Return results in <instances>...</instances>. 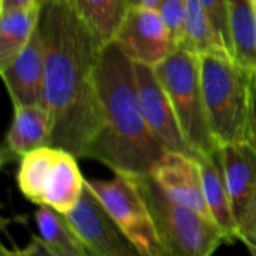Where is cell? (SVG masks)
I'll return each mask as SVG.
<instances>
[{"mask_svg": "<svg viewBox=\"0 0 256 256\" xmlns=\"http://www.w3.org/2000/svg\"><path fill=\"white\" fill-rule=\"evenodd\" d=\"M39 28L45 45L42 105L51 116L50 146L87 158L102 124L98 90L102 45L72 0L42 4Z\"/></svg>", "mask_w": 256, "mask_h": 256, "instance_id": "1", "label": "cell"}, {"mask_svg": "<svg viewBox=\"0 0 256 256\" xmlns=\"http://www.w3.org/2000/svg\"><path fill=\"white\" fill-rule=\"evenodd\" d=\"M98 90L102 124L87 158L105 164L114 172L148 176L166 150L142 112L134 60L116 40L100 48Z\"/></svg>", "mask_w": 256, "mask_h": 256, "instance_id": "2", "label": "cell"}, {"mask_svg": "<svg viewBox=\"0 0 256 256\" xmlns=\"http://www.w3.org/2000/svg\"><path fill=\"white\" fill-rule=\"evenodd\" d=\"M201 86L208 126L220 146L250 141L255 110V74L231 57L200 56Z\"/></svg>", "mask_w": 256, "mask_h": 256, "instance_id": "3", "label": "cell"}, {"mask_svg": "<svg viewBox=\"0 0 256 256\" xmlns=\"http://www.w3.org/2000/svg\"><path fill=\"white\" fill-rule=\"evenodd\" d=\"M154 70L168 92L184 141L194 156H204L218 148L212 135L201 86L200 56L174 50Z\"/></svg>", "mask_w": 256, "mask_h": 256, "instance_id": "4", "label": "cell"}, {"mask_svg": "<svg viewBox=\"0 0 256 256\" xmlns=\"http://www.w3.org/2000/svg\"><path fill=\"white\" fill-rule=\"evenodd\" d=\"M16 182L28 201L48 206L62 214L76 207L86 189L76 156L52 146H44L24 154Z\"/></svg>", "mask_w": 256, "mask_h": 256, "instance_id": "5", "label": "cell"}, {"mask_svg": "<svg viewBox=\"0 0 256 256\" xmlns=\"http://www.w3.org/2000/svg\"><path fill=\"white\" fill-rule=\"evenodd\" d=\"M168 255L208 256L226 242L219 226L171 200L150 176H136Z\"/></svg>", "mask_w": 256, "mask_h": 256, "instance_id": "6", "label": "cell"}, {"mask_svg": "<svg viewBox=\"0 0 256 256\" xmlns=\"http://www.w3.org/2000/svg\"><path fill=\"white\" fill-rule=\"evenodd\" d=\"M86 189L100 202L140 255H168L135 174L114 172L111 180H86Z\"/></svg>", "mask_w": 256, "mask_h": 256, "instance_id": "7", "label": "cell"}, {"mask_svg": "<svg viewBox=\"0 0 256 256\" xmlns=\"http://www.w3.org/2000/svg\"><path fill=\"white\" fill-rule=\"evenodd\" d=\"M134 60L150 66L159 64L176 48L158 8L129 4L114 39Z\"/></svg>", "mask_w": 256, "mask_h": 256, "instance_id": "8", "label": "cell"}, {"mask_svg": "<svg viewBox=\"0 0 256 256\" xmlns=\"http://www.w3.org/2000/svg\"><path fill=\"white\" fill-rule=\"evenodd\" d=\"M64 218L90 255H140L90 190L84 189L76 207Z\"/></svg>", "mask_w": 256, "mask_h": 256, "instance_id": "9", "label": "cell"}, {"mask_svg": "<svg viewBox=\"0 0 256 256\" xmlns=\"http://www.w3.org/2000/svg\"><path fill=\"white\" fill-rule=\"evenodd\" d=\"M134 66L141 108L153 135L166 152H180L194 156L183 138L171 98L160 82L154 66L141 62H134Z\"/></svg>", "mask_w": 256, "mask_h": 256, "instance_id": "10", "label": "cell"}, {"mask_svg": "<svg viewBox=\"0 0 256 256\" xmlns=\"http://www.w3.org/2000/svg\"><path fill=\"white\" fill-rule=\"evenodd\" d=\"M148 176L171 200L214 222L206 201L201 171L195 156L165 152Z\"/></svg>", "mask_w": 256, "mask_h": 256, "instance_id": "11", "label": "cell"}, {"mask_svg": "<svg viewBox=\"0 0 256 256\" xmlns=\"http://www.w3.org/2000/svg\"><path fill=\"white\" fill-rule=\"evenodd\" d=\"M0 70L14 106L36 104L42 105L45 80V45L39 24L22 51Z\"/></svg>", "mask_w": 256, "mask_h": 256, "instance_id": "12", "label": "cell"}, {"mask_svg": "<svg viewBox=\"0 0 256 256\" xmlns=\"http://www.w3.org/2000/svg\"><path fill=\"white\" fill-rule=\"evenodd\" d=\"M219 153L225 184L242 231L256 192V150L248 141L220 146Z\"/></svg>", "mask_w": 256, "mask_h": 256, "instance_id": "13", "label": "cell"}, {"mask_svg": "<svg viewBox=\"0 0 256 256\" xmlns=\"http://www.w3.org/2000/svg\"><path fill=\"white\" fill-rule=\"evenodd\" d=\"M200 165L202 189L214 224L226 242L240 240V224L236 218L231 198L225 184L219 147L204 156H195Z\"/></svg>", "mask_w": 256, "mask_h": 256, "instance_id": "14", "label": "cell"}, {"mask_svg": "<svg viewBox=\"0 0 256 256\" xmlns=\"http://www.w3.org/2000/svg\"><path fill=\"white\" fill-rule=\"evenodd\" d=\"M14 120L6 135L4 150L10 156L22 158L32 150L50 146L51 116L40 105H16L14 106Z\"/></svg>", "mask_w": 256, "mask_h": 256, "instance_id": "15", "label": "cell"}, {"mask_svg": "<svg viewBox=\"0 0 256 256\" xmlns=\"http://www.w3.org/2000/svg\"><path fill=\"white\" fill-rule=\"evenodd\" d=\"M40 18V4L14 8L0 14V69L6 68L27 45Z\"/></svg>", "mask_w": 256, "mask_h": 256, "instance_id": "16", "label": "cell"}, {"mask_svg": "<svg viewBox=\"0 0 256 256\" xmlns=\"http://www.w3.org/2000/svg\"><path fill=\"white\" fill-rule=\"evenodd\" d=\"M178 48L196 56L219 54L234 58L231 51L213 28L200 0H186L184 32Z\"/></svg>", "mask_w": 256, "mask_h": 256, "instance_id": "17", "label": "cell"}, {"mask_svg": "<svg viewBox=\"0 0 256 256\" xmlns=\"http://www.w3.org/2000/svg\"><path fill=\"white\" fill-rule=\"evenodd\" d=\"M81 20L104 46L116 34L129 9V0H72Z\"/></svg>", "mask_w": 256, "mask_h": 256, "instance_id": "18", "label": "cell"}, {"mask_svg": "<svg viewBox=\"0 0 256 256\" xmlns=\"http://www.w3.org/2000/svg\"><path fill=\"white\" fill-rule=\"evenodd\" d=\"M36 224L50 255L90 256V252L76 237L64 214L48 206H40L36 213Z\"/></svg>", "mask_w": 256, "mask_h": 256, "instance_id": "19", "label": "cell"}, {"mask_svg": "<svg viewBox=\"0 0 256 256\" xmlns=\"http://www.w3.org/2000/svg\"><path fill=\"white\" fill-rule=\"evenodd\" d=\"M228 8L236 60L255 74L256 9L254 0H228Z\"/></svg>", "mask_w": 256, "mask_h": 256, "instance_id": "20", "label": "cell"}, {"mask_svg": "<svg viewBox=\"0 0 256 256\" xmlns=\"http://www.w3.org/2000/svg\"><path fill=\"white\" fill-rule=\"evenodd\" d=\"M201 6L204 8L213 28L220 36L226 48L236 58L232 34H231V24H230V8L228 0H200Z\"/></svg>", "mask_w": 256, "mask_h": 256, "instance_id": "21", "label": "cell"}, {"mask_svg": "<svg viewBox=\"0 0 256 256\" xmlns=\"http://www.w3.org/2000/svg\"><path fill=\"white\" fill-rule=\"evenodd\" d=\"M158 10L170 30L171 40L177 50L183 39L184 16H186V0H160Z\"/></svg>", "mask_w": 256, "mask_h": 256, "instance_id": "22", "label": "cell"}, {"mask_svg": "<svg viewBox=\"0 0 256 256\" xmlns=\"http://www.w3.org/2000/svg\"><path fill=\"white\" fill-rule=\"evenodd\" d=\"M248 231H252L256 234V192L255 196H254V201H252V207H250V212H249V218L246 220V224L242 226V231H240V237L243 232H248Z\"/></svg>", "mask_w": 256, "mask_h": 256, "instance_id": "23", "label": "cell"}, {"mask_svg": "<svg viewBox=\"0 0 256 256\" xmlns=\"http://www.w3.org/2000/svg\"><path fill=\"white\" fill-rule=\"evenodd\" d=\"M36 4V0H0V9L2 12L14 9V8H26Z\"/></svg>", "mask_w": 256, "mask_h": 256, "instance_id": "24", "label": "cell"}, {"mask_svg": "<svg viewBox=\"0 0 256 256\" xmlns=\"http://www.w3.org/2000/svg\"><path fill=\"white\" fill-rule=\"evenodd\" d=\"M160 0H129V4H144L150 8H158Z\"/></svg>", "mask_w": 256, "mask_h": 256, "instance_id": "25", "label": "cell"}, {"mask_svg": "<svg viewBox=\"0 0 256 256\" xmlns=\"http://www.w3.org/2000/svg\"><path fill=\"white\" fill-rule=\"evenodd\" d=\"M254 148L256 150V100H255V110H254V118H252V134H250V141H249Z\"/></svg>", "mask_w": 256, "mask_h": 256, "instance_id": "26", "label": "cell"}, {"mask_svg": "<svg viewBox=\"0 0 256 256\" xmlns=\"http://www.w3.org/2000/svg\"><path fill=\"white\" fill-rule=\"evenodd\" d=\"M46 2H50V0H36V3H38V4H40V6H42V4H45Z\"/></svg>", "mask_w": 256, "mask_h": 256, "instance_id": "27", "label": "cell"}, {"mask_svg": "<svg viewBox=\"0 0 256 256\" xmlns=\"http://www.w3.org/2000/svg\"><path fill=\"white\" fill-rule=\"evenodd\" d=\"M255 94H256V70H255Z\"/></svg>", "mask_w": 256, "mask_h": 256, "instance_id": "28", "label": "cell"}, {"mask_svg": "<svg viewBox=\"0 0 256 256\" xmlns=\"http://www.w3.org/2000/svg\"><path fill=\"white\" fill-rule=\"evenodd\" d=\"M254 4H255V9H256V0H254Z\"/></svg>", "mask_w": 256, "mask_h": 256, "instance_id": "29", "label": "cell"}]
</instances>
